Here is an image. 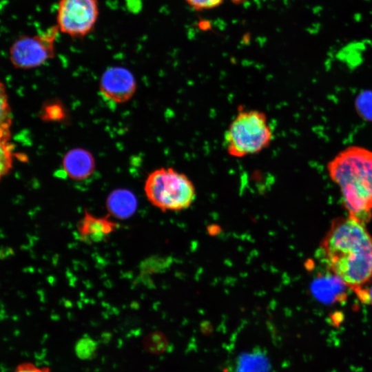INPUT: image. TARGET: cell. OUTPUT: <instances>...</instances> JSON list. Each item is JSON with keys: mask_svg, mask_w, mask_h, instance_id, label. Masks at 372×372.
Returning a JSON list of instances; mask_svg holds the SVG:
<instances>
[{"mask_svg": "<svg viewBox=\"0 0 372 372\" xmlns=\"http://www.w3.org/2000/svg\"><path fill=\"white\" fill-rule=\"evenodd\" d=\"M47 116L52 119H60L63 116V107L58 104L48 105L46 107Z\"/></svg>", "mask_w": 372, "mask_h": 372, "instance_id": "obj_19", "label": "cell"}, {"mask_svg": "<svg viewBox=\"0 0 372 372\" xmlns=\"http://www.w3.org/2000/svg\"><path fill=\"white\" fill-rule=\"evenodd\" d=\"M13 154V145L10 138L0 137V181L12 167Z\"/></svg>", "mask_w": 372, "mask_h": 372, "instance_id": "obj_13", "label": "cell"}, {"mask_svg": "<svg viewBox=\"0 0 372 372\" xmlns=\"http://www.w3.org/2000/svg\"><path fill=\"white\" fill-rule=\"evenodd\" d=\"M148 200L163 211L187 209L196 199V189L185 174L172 167H161L151 172L145 183Z\"/></svg>", "mask_w": 372, "mask_h": 372, "instance_id": "obj_4", "label": "cell"}, {"mask_svg": "<svg viewBox=\"0 0 372 372\" xmlns=\"http://www.w3.org/2000/svg\"><path fill=\"white\" fill-rule=\"evenodd\" d=\"M118 227L108 216L99 217L85 211L77 225L80 240L86 243L100 242L110 236Z\"/></svg>", "mask_w": 372, "mask_h": 372, "instance_id": "obj_8", "label": "cell"}, {"mask_svg": "<svg viewBox=\"0 0 372 372\" xmlns=\"http://www.w3.org/2000/svg\"><path fill=\"white\" fill-rule=\"evenodd\" d=\"M357 108L361 116L372 119V93L361 94L357 101Z\"/></svg>", "mask_w": 372, "mask_h": 372, "instance_id": "obj_15", "label": "cell"}, {"mask_svg": "<svg viewBox=\"0 0 372 372\" xmlns=\"http://www.w3.org/2000/svg\"><path fill=\"white\" fill-rule=\"evenodd\" d=\"M318 252L327 270L354 292L372 277V236L356 218L348 216L333 220Z\"/></svg>", "mask_w": 372, "mask_h": 372, "instance_id": "obj_1", "label": "cell"}, {"mask_svg": "<svg viewBox=\"0 0 372 372\" xmlns=\"http://www.w3.org/2000/svg\"><path fill=\"white\" fill-rule=\"evenodd\" d=\"M137 206L133 193L127 189H118L113 191L107 199V208L112 216L125 218L132 215Z\"/></svg>", "mask_w": 372, "mask_h": 372, "instance_id": "obj_11", "label": "cell"}, {"mask_svg": "<svg viewBox=\"0 0 372 372\" xmlns=\"http://www.w3.org/2000/svg\"><path fill=\"white\" fill-rule=\"evenodd\" d=\"M358 297L364 303H371L372 304V285L369 288L365 285L355 291Z\"/></svg>", "mask_w": 372, "mask_h": 372, "instance_id": "obj_18", "label": "cell"}, {"mask_svg": "<svg viewBox=\"0 0 372 372\" xmlns=\"http://www.w3.org/2000/svg\"><path fill=\"white\" fill-rule=\"evenodd\" d=\"M59 31L54 25L34 35L23 36L10 48V60L19 69L39 67L55 55V45Z\"/></svg>", "mask_w": 372, "mask_h": 372, "instance_id": "obj_6", "label": "cell"}, {"mask_svg": "<svg viewBox=\"0 0 372 372\" xmlns=\"http://www.w3.org/2000/svg\"><path fill=\"white\" fill-rule=\"evenodd\" d=\"M96 342L89 337L81 338L74 347L76 356L84 360L92 358L96 354Z\"/></svg>", "mask_w": 372, "mask_h": 372, "instance_id": "obj_14", "label": "cell"}, {"mask_svg": "<svg viewBox=\"0 0 372 372\" xmlns=\"http://www.w3.org/2000/svg\"><path fill=\"white\" fill-rule=\"evenodd\" d=\"M273 134L264 112L240 108L225 132V147L229 155L235 158L245 157L269 147Z\"/></svg>", "mask_w": 372, "mask_h": 372, "instance_id": "obj_3", "label": "cell"}, {"mask_svg": "<svg viewBox=\"0 0 372 372\" xmlns=\"http://www.w3.org/2000/svg\"><path fill=\"white\" fill-rule=\"evenodd\" d=\"M194 10L204 11L214 9L220 6L224 0H185Z\"/></svg>", "mask_w": 372, "mask_h": 372, "instance_id": "obj_16", "label": "cell"}, {"mask_svg": "<svg viewBox=\"0 0 372 372\" xmlns=\"http://www.w3.org/2000/svg\"><path fill=\"white\" fill-rule=\"evenodd\" d=\"M63 171L71 179L83 180L94 172L95 160L92 154L83 148H74L64 156L62 163Z\"/></svg>", "mask_w": 372, "mask_h": 372, "instance_id": "obj_9", "label": "cell"}, {"mask_svg": "<svg viewBox=\"0 0 372 372\" xmlns=\"http://www.w3.org/2000/svg\"><path fill=\"white\" fill-rule=\"evenodd\" d=\"M99 14V0H59L55 25L60 33L82 39L93 32Z\"/></svg>", "mask_w": 372, "mask_h": 372, "instance_id": "obj_5", "label": "cell"}, {"mask_svg": "<svg viewBox=\"0 0 372 372\" xmlns=\"http://www.w3.org/2000/svg\"><path fill=\"white\" fill-rule=\"evenodd\" d=\"M316 280L313 285V291L316 296L324 302H335L345 298L344 287L347 285L336 276L328 271Z\"/></svg>", "mask_w": 372, "mask_h": 372, "instance_id": "obj_10", "label": "cell"}, {"mask_svg": "<svg viewBox=\"0 0 372 372\" xmlns=\"http://www.w3.org/2000/svg\"><path fill=\"white\" fill-rule=\"evenodd\" d=\"M12 121L11 109L6 90L0 81V137L10 138Z\"/></svg>", "mask_w": 372, "mask_h": 372, "instance_id": "obj_12", "label": "cell"}, {"mask_svg": "<svg viewBox=\"0 0 372 372\" xmlns=\"http://www.w3.org/2000/svg\"><path fill=\"white\" fill-rule=\"evenodd\" d=\"M13 372H51L48 366H38L32 362H23L18 364Z\"/></svg>", "mask_w": 372, "mask_h": 372, "instance_id": "obj_17", "label": "cell"}, {"mask_svg": "<svg viewBox=\"0 0 372 372\" xmlns=\"http://www.w3.org/2000/svg\"><path fill=\"white\" fill-rule=\"evenodd\" d=\"M99 88L102 96L115 103L129 101L134 94L136 83L134 76L122 66H112L103 73Z\"/></svg>", "mask_w": 372, "mask_h": 372, "instance_id": "obj_7", "label": "cell"}, {"mask_svg": "<svg viewBox=\"0 0 372 372\" xmlns=\"http://www.w3.org/2000/svg\"><path fill=\"white\" fill-rule=\"evenodd\" d=\"M327 170L340 187L349 216L365 224L372 214V151L347 147L329 162Z\"/></svg>", "mask_w": 372, "mask_h": 372, "instance_id": "obj_2", "label": "cell"}]
</instances>
